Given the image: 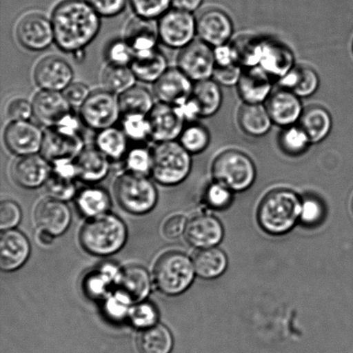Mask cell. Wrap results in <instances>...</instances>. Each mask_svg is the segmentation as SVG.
Instances as JSON below:
<instances>
[{
  "label": "cell",
  "mask_w": 353,
  "mask_h": 353,
  "mask_svg": "<svg viewBox=\"0 0 353 353\" xmlns=\"http://www.w3.org/2000/svg\"><path fill=\"white\" fill-rule=\"evenodd\" d=\"M30 243L22 232L9 230L0 237V268L3 272L17 271L26 264L30 255Z\"/></svg>",
  "instance_id": "cell-24"
},
{
  "label": "cell",
  "mask_w": 353,
  "mask_h": 353,
  "mask_svg": "<svg viewBox=\"0 0 353 353\" xmlns=\"http://www.w3.org/2000/svg\"><path fill=\"white\" fill-rule=\"evenodd\" d=\"M194 263L185 254L171 251L162 254L155 263L154 282L164 295L174 296L186 292L195 279Z\"/></svg>",
  "instance_id": "cell-4"
},
{
  "label": "cell",
  "mask_w": 353,
  "mask_h": 353,
  "mask_svg": "<svg viewBox=\"0 0 353 353\" xmlns=\"http://www.w3.org/2000/svg\"><path fill=\"white\" fill-rule=\"evenodd\" d=\"M273 82L259 67L243 68L236 85L238 94L243 103L265 105L273 92Z\"/></svg>",
  "instance_id": "cell-23"
},
{
  "label": "cell",
  "mask_w": 353,
  "mask_h": 353,
  "mask_svg": "<svg viewBox=\"0 0 353 353\" xmlns=\"http://www.w3.org/2000/svg\"><path fill=\"white\" fill-rule=\"evenodd\" d=\"M211 172L214 181L221 183L234 192H244L254 185L255 164L244 152L228 150L221 152L213 161Z\"/></svg>",
  "instance_id": "cell-7"
},
{
  "label": "cell",
  "mask_w": 353,
  "mask_h": 353,
  "mask_svg": "<svg viewBox=\"0 0 353 353\" xmlns=\"http://www.w3.org/2000/svg\"><path fill=\"white\" fill-rule=\"evenodd\" d=\"M99 14L106 17L119 15L126 6V0H86Z\"/></svg>",
  "instance_id": "cell-55"
},
{
  "label": "cell",
  "mask_w": 353,
  "mask_h": 353,
  "mask_svg": "<svg viewBox=\"0 0 353 353\" xmlns=\"http://www.w3.org/2000/svg\"><path fill=\"white\" fill-rule=\"evenodd\" d=\"M124 40L129 43L134 54L157 50L160 40L158 23L154 19L137 17L127 24Z\"/></svg>",
  "instance_id": "cell-26"
},
{
  "label": "cell",
  "mask_w": 353,
  "mask_h": 353,
  "mask_svg": "<svg viewBox=\"0 0 353 353\" xmlns=\"http://www.w3.org/2000/svg\"><path fill=\"white\" fill-rule=\"evenodd\" d=\"M295 55L290 48L283 41L270 37H263L261 68L273 81L280 79L296 67Z\"/></svg>",
  "instance_id": "cell-15"
},
{
  "label": "cell",
  "mask_w": 353,
  "mask_h": 353,
  "mask_svg": "<svg viewBox=\"0 0 353 353\" xmlns=\"http://www.w3.org/2000/svg\"><path fill=\"white\" fill-rule=\"evenodd\" d=\"M122 269L113 262H105L92 270L83 279L82 287L85 296L92 300H103L110 290L116 286Z\"/></svg>",
  "instance_id": "cell-27"
},
{
  "label": "cell",
  "mask_w": 353,
  "mask_h": 353,
  "mask_svg": "<svg viewBox=\"0 0 353 353\" xmlns=\"http://www.w3.org/2000/svg\"><path fill=\"white\" fill-rule=\"evenodd\" d=\"M151 278L146 269L140 265H129L122 269L116 287L126 294L134 303L143 302L151 292Z\"/></svg>",
  "instance_id": "cell-29"
},
{
  "label": "cell",
  "mask_w": 353,
  "mask_h": 353,
  "mask_svg": "<svg viewBox=\"0 0 353 353\" xmlns=\"http://www.w3.org/2000/svg\"><path fill=\"white\" fill-rule=\"evenodd\" d=\"M45 185L50 197L54 199L65 202L76 195L74 179L65 178L54 172H51Z\"/></svg>",
  "instance_id": "cell-49"
},
{
  "label": "cell",
  "mask_w": 353,
  "mask_h": 353,
  "mask_svg": "<svg viewBox=\"0 0 353 353\" xmlns=\"http://www.w3.org/2000/svg\"><path fill=\"white\" fill-rule=\"evenodd\" d=\"M22 218L19 204L12 200H3L0 203V228L3 231L13 230Z\"/></svg>",
  "instance_id": "cell-53"
},
{
  "label": "cell",
  "mask_w": 353,
  "mask_h": 353,
  "mask_svg": "<svg viewBox=\"0 0 353 353\" xmlns=\"http://www.w3.org/2000/svg\"><path fill=\"white\" fill-rule=\"evenodd\" d=\"M233 192L228 187L214 181L207 187L203 200L211 209L221 210L227 209L233 202Z\"/></svg>",
  "instance_id": "cell-48"
},
{
  "label": "cell",
  "mask_w": 353,
  "mask_h": 353,
  "mask_svg": "<svg viewBox=\"0 0 353 353\" xmlns=\"http://www.w3.org/2000/svg\"><path fill=\"white\" fill-rule=\"evenodd\" d=\"M187 223L188 221L183 214H174L165 221L162 227V233L168 240H175L185 233Z\"/></svg>",
  "instance_id": "cell-57"
},
{
  "label": "cell",
  "mask_w": 353,
  "mask_h": 353,
  "mask_svg": "<svg viewBox=\"0 0 353 353\" xmlns=\"http://www.w3.org/2000/svg\"><path fill=\"white\" fill-rule=\"evenodd\" d=\"M302 199L289 189H275L266 194L259 203L257 220L266 233L283 235L300 221Z\"/></svg>",
  "instance_id": "cell-2"
},
{
  "label": "cell",
  "mask_w": 353,
  "mask_h": 353,
  "mask_svg": "<svg viewBox=\"0 0 353 353\" xmlns=\"http://www.w3.org/2000/svg\"><path fill=\"white\" fill-rule=\"evenodd\" d=\"M325 217V206L323 201L316 196H307L303 200L301 211V223L305 227H316L323 223Z\"/></svg>",
  "instance_id": "cell-50"
},
{
  "label": "cell",
  "mask_w": 353,
  "mask_h": 353,
  "mask_svg": "<svg viewBox=\"0 0 353 353\" xmlns=\"http://www.w3.org/2000/svg\"><path fill=\"white\" fill-rule=\"evenodd\" d=\"M52 172V165L41 154L20 157L12 169L14 181L23 188L34 189L45 185Z\"/></svg>",
  "instance_id": "cell-25"
},
{
  "label": "cell",
  "mask_w": 353,
  "mask_h": 353,
  "mask_svg": "<svg viewBox=\"0 0 353 353\" xmlns=\"http://www.w3.org/2000/svg\"><path fill=\"white\" fill-rule=\"evenodd\" d=\"M352 48H353V46H352Z\"/></svg>",
  "instance_id": "cell-62"
},
{
  "label": "cell",
  "mask_w": 353,
  "mask_h": 353,
  "mask_svg": "<svg viewBox=\"0 0 353 353\" xmlns=\"http://www.w3.org/2000/svg\"><path fill=\"white\" fill-rule=\"evenodd\" d=\"M55 237L53 235L43 230L38 231L37 241L43 245H48L52 244Z\"/></svg>",
  "instance_id": "cell-60"
},
{
  "label": "cell",
  "mask_w": 353,
  "mask_h": 353,
  "mask_svg": "<svg viewBox=\"0 0 353 353\" xmlns=\"http://www.w3.org/2000/svg\"><path fill=\"white\" fill-rule=\"evenodd\" d=\"M137 345L141 353H170L174 347V337L168 327L157 323L141 330Z\"/></svg>",
  "instance_id": "cell-36"
},
{
  "label": "cell",
  "mask_w": 353,
  "mask_h": 353,
  "mask_svg": "<svg viewBox=\"0 0 353 353\" xmlns=\"http://www.w3.org/2000/svg\"><path fill=\"white\" fill-rule=\"evenodd\" d=\"M237 120L241 130L252 137L265 136L273 125L265 105L243 103L239 110Z\"/></svg>",
  "instance_id": "cell-33"
},
{
  "label": "cell",
  "mask_w": 353,
  "mask_h": 353,
  "mask_svg": "<svg viewBox=\"0 0 353 353\" xmlns=\"http://www.w3.org/2000/svg\"><path fill=\"white\" fill-rule=\"evenodd\" d=\"M299 125L309 137L311 143L318 144L330 136L333 128V119L330 112L321 105L304 108Z\"/></svg>",
  "instance_id": "cell-31"
},
{
  "label": "cell",
  "mask_w": 353,
  "mask_h": 353,
  "mask_svg": "<svg viewBox=\"0 0 353 353\" xmlns=\"http://www.w3.org/2000/svg\"><path fill=\"white\" fill-rule=\"evenodd\" d=\"M110 161L98 148H85L74 160L76 176L88 183L101 181L109 174Z\"/></svg>",
  "instance_id": "cell-28"
},
{
  "label": "cell",
  "mask_w": 353,
  "mask_h": 353,
  "mask_svg": "<svg viewBox=\"0 0 353 353\" xmlns=\"http://www.w3.org/2000/svg\"><path fill=\"white\" fill-rule=\"evenodd\" d=\"M34 220L39 230L48 232L54 237L60 236L70 226L71 210L63 201L48 197L37 204Z\"/></svg>",
  "instance_id": "cell-21"
},
{
  "label": "cell",
  "mask_w": 353,
  "mask_h": 353,
  "mask_svg": "<svg viewBox=\"0 0 353 353\" xmlns=\"http://www.w3.org/2000/svg\"><path fill=\"white\" fill-rule=\"evenodd\" d=\"M122 119V130L128 139L145 141L151 138L152 130L148 115L143 114H124Z\"/></svg>",
  "instance_id": "cell-45"
},
{
  "label": "cell",
  "mask_w": 353,
  "mask_h": 353,
  "mask_svg": "<svg viewBox=\"0 0 353 353\" xmlns=\"http://www.w3.org/2000/svg\"><path fill=\"white\" fill-rule=\"evenodd\" d=\"M76 203L79 210L89 218L108 213L112 205L109 193L98 187H89L81 190Z\"/></svg>",
  "instance_id": "cell-39"
},
{
  "label": "cell",
  "mask_w": 353,
  "mask_h": 353,
  "mask_svg": "<svg viewBox=\"0 0 353 353\" xmlns=\"http://www.w3.org/2000/svg\"><path fill=\"white\" fill-rule=\"evenodd\" d=\"M213 79L194 83L190 99L199 109L201 119H207L218 112L223 103V92Z\"/></svg>",
  "instance_id": "cell-34"
},
{
  "label": "cell",
  "mask_w": 353,
  "mask_h": 353,
  "mask_svg": "<svg viewBox=\"0 0 353 353\" xmlns=\"http://www.w3.org/2000/svg\"><path fill=\"white\" fill-rule=\"evenodd\" d=\"M62 93H63L65 98L67 99L72 108L74 107H79L81 108L92 92L84 83L72 82Z\"/></svg>",
  "instance_id": "cell-56"
},
{
  "label": "cell",
  "mask_w": 353,
  "mask_h": 353,
  "mask_svg": "<svg viewBox=\"0 0 353 353\" xmlns=\"http://www.w3.org/2000/svg\"><path fill=\"white\" fill-rule=\"evenodd\" d=\"M130 68L138 81L154 84L168 71V63L167 57L157 48L134 54Z\"/></svg>",
  "instance_id": "cell-30"
},
{
  "label": "cell",
  "mask_w": 353,
  "mask_h": 353,
  "mask_svg": "<svg viewBox=\"0 0 353 353\" xmlns=\"http://www.w3.org/2000/svg\"><path fill=\"white\" fill-rule=\"evenodd\" d=\"M179 140V143L190 154H199L209 147L210 134L207 128L202 124L190 123L185 127Z\"/></svg>",
  "instance_id": "cell-43"
},
{
  "label": "cell",
  "mask_w": 353,
  "mask_h": 353,
  "mask_svg": "<svg viewBox=\"0 0 353 353\" xmlns=\"http://www.w3.org/2000/svg\"><path fill=\"white\" fill-rule=\"evenodd\" d=\"M176 62L178 68L194 83L212 79L216 68L214 48L202 40H194L182 48Z\"/></svg>",
  "instance_id": "cell-12"
},
{
  "label": "cell",
  "mask_w": 353,
  "mask_h": 353,
  "mask_svg": "<svg viewBox=\"0 0 353 353\" xmlns=\"http://www.w3.org/2000/svg\"><path fill=\"white\" fill-rule=\"evenodd\" d=\"M185 235L188 243L194 248H214L223 241L224 228L217 217L211 214H199L188 221Z\"/></svg>",
  "instance_id": "cell-22"
},
{
  "label": "cell",
  "mask_w": 353,
  "mask_h": 353,
  "mask_svg": "<svg viewBox=\"0 0 353 353\" xmlns=\"http://www.w3.org/2000/svg\"><path fill=\"white\" fill-rule=\"evenodd\" d=\"M194 82L179 68H168L157 82L154 93L161 103L172 106L185 103L192 94Z\"/></svg>",
  "instance_id": "cell-20"
},
{
  "label": "cell",
  "mask_w": 353,
  "mask_h": 353,
  "mask_svg": "<svg viewBox=\"0 0 353 353\" xmlns=\"http://www.w3.org/2000/svg\"><path fill=\"white\" fill-rule=\"evenodd\" d=\"M263 38L244 34L230 43L235 60L242 68L258 67L261 60Z\"/></svg>",
  "instance_id": "cell-37"
},
{
  "label": "cell",
  "mask_w": 353,
  "mask_h": 353,
  "mask_svg": "<svg viewBox=\"0 0 353 353\" xmlns=\"http://www.w3.org/2000/svg\"><path fill=\"white\" fill-rule=\"evenodd\" d=\"M138 17L155 19L164 15L172 5V0H130Z\"/></svg>",
  "instance_id": "cell-51"
},
{
  "label": "cell",
  "mask_w": 353,
  "mask_h": 353,
  "mask_svg": "<svg viewBox=\"0 0 353 353\" xmlns=\"http://www.w3.org/2000/svg\"><path fill=\"white\" fill-rule=\"evenodd\" d=\"M16 34L19 43L30 51H43L54 41L52 21L40 14H30L17 24Z\"/></svg>",
  "instance_id": "cell-14"
},
{
  "label": "cell",
  "mask_w": 353,
  "mask_h": 353,
  "mask_svg": "<svg viewBox=\"0 0 353 353\" xmlns=\"http://www.w3.org/2000/svg\"><path fill=\"white\" fill-rule=\"evenodd\" d=\"M279 82L282 88L295 93L300 99L310 98L318 91L320 86L317 72L303 65H296Z\"/></svg>",
  "instance_id": "cell-32"
},
{
  "label": "cell",
  "mask_w": 353,
  "mask_h": 353,
  "mask_svg": "<svg viewBox=\"0 0 353 353\" xmlns=\"http://www.w3.org/2000/svg\"><path fill=\"white\" fill-rule=\"evenodd\" d=\"M160 41L165 46L180 50L192 43L196 34V19L192 12L179 9L168 10L158 22Z\"/></svg>",
  "instance_id": "cell-10"
},
{
  "label": "cell",
  "mask_w": 353,
  "mask_h": 353,
  "mask_svg": "<svg viewBox=\"0 0 353 353\" xmlns=\"http://www.w3.org/2000/svg\"><path fill=\"white\" fill-rule=\"evenodd\" d=\"M127 238L125 223L119 216L109 213L89 218L79 234L83 249L98 257L115 254L125 245Z\"/></svg>",
  "instance_id": "cell-3"
},
{
  "label": "cell",
  "mask_w": 353,
  "mask_h": 353,
  "mask_svg": "<svg viewBox=\"0 0 353 353\" xmlns=\"http://www.w3.org/2000/svg\"><path fill=\"white\" fill-rule=\"evenodd\" d=\"M103 301V313L110 321L119 323V321L129 319L131 307L134 305V303L126 294L117 290L116 292H110Z\"/></svg>",
  "instance_id": "cell-44"
},
{
  "label": "cell",
  "mask_w": 353,
  "mask_h": 353,
  "mask_svg": "<svg viewBox=\"0 0 353 353\" xmlns=\"http://www.w3.org/2000/svg\"><path fill=\"white\" fill-rule=\"evenodd\" d=\"M234 33V24L223 10L210 8L204 10L196 19V34L200 40L212 48L228 43Z\"/></svg>",
  "instance_id": "cell-16"
},
{
  "label": "cell",
  "mask_w": 353,
  "mask_h": 353,
  "mask_svg": "<svg viewBox=\"0 0 353 353\" xmlns=\"http://www.w3.org/2000/svg\"><path fill=\"white\" fill-rule=\"evenodd\" d=\"M74 70L64 59L48 57L38 62L34 70V79L41 90L63 92L72 83Z\"/></svg>",
  "instance_id": "cell-17"
},
{
  "label": "cell",
  "mask_w": 353,
  "mask_h": 353,
  "mask_svg": "<svg viewBox=\"0 0 353 353\" xmlns=\"http://www.w3.org/2000/svg\"><path fill=\"white\" fill-rule=\"evenodd\" d=\"M265 105L273 124L282 128L299 123L304 110L299 97L282 88L272 92Z\"/></svg>",
  "instance_id": "cell-19"
},
{
  "label": "cell",
  "mask_w": 353,
  "mask_h": 353,
  "mask_svg": "<svg viewBox=\"0 0 353 353\" xmlns=\"http://www.w3.org/2000/svg\"><path fill=\"white\" fill-rule=\"evenodd\" d=\"M84 150V138L79 122L48 128L44 131L41 154L51 164L74 161Z\"/></svg>",
  "instance_id": "cell-8"
},
{
  "label": "cell",
  "mask_w": 353,
  "mask_h": 353,
  "mask_svg": "<svg viewBox=\"0 0 353 353\" xmlns=\"http://www.w3.org/2000/svg\"><path fill=\"white\" fill-rule=\"evenodd\" d=\"M114 194L119 205L128 213L141 216L157 205L158 192L147 176L126 172L114 183Z\"/></svg>",
  "instance_id": "cell-6"
},
{
  "label": "cell",
  "mask_w": 353,
  "mask_h": 353,
  "mask_svg": "<svg viewBox=\"0 0 353 353\" xmlns=\"http://www.w3.org/2000/svg\"><path fill=\"white\" fill-rule=\"evenodd\" d=\"M152 153L153 167L151 174L162 185H179L192 171V154L183 148L179 141L158 143Z\"/></svg>",
  "instance_id": "cell-5"
},
{
  "label": "cell",
  "mask_w": 353,
  "mask_h": 353,
  "mask_svg": "<svg viewBox=\"0 0 353 353\" xmlns=\"http://www.w3.org/2000/svg\"><path fill=\"white\" fill-rule=\"evenodd\" d=\"M203 0H172L174 8L192 12L199 8Z\"/></svg>",
  "instance_id": "cell-59"
},
{
  "label": "cell",
  "mask_w": 353,
  "mask_h": 353,
  "mask_svg": "<svg viewBox=\"0 0 353 353\" xmlns=\"http://www.w3.org/2000/svg\"><path fill=\"white\" fill-rule=\"evenodd\" d=\"M137 78L129 65L108 64L103 72V88L119 96L136 85Z\"/></svg>",
  "instance_id": "cell-41"
},
{
  "label": "cell",
  "mask_w": 353,
  "mask_h": 353,
  "mask_svg": "<svg viewBox=\"0 0 353 353\" xmlns=\"http://www.w3.org/2000/svg\"><path fill=\"white\" fill-rule=\"evenodd\" d=\"M32 105L34 119L46 129L79 122L62 92L41 90L34 97Z\"/></svg>",
  "instance_id": "cell-11"
},
{
  "label": "cell",
  "mask_w": 353,
  "mask_h": 353,
  "mask_svg": "<svg viewBox=\"0 0 353 353\" xmlns=\"http://www.w3.org/2000/svg\"><path fill=\"white\" fill-rule=\"evenodd\" d=\"M7 114L12 121H29L34 116L32 103L24 99H16L10 103Z\"/></svg>",
  "instance_id": "cell-58"
},
{
  "label": "cell",
  "mask_w": 353,
  "mask_h": 353,
  "mask_svg": "<svg viewBox=\"0 0 353 353\" xmlns=\"http://www.w3.org/2000/svg\"><path fill=\"white\" fill-rule=\"evenodd\" d=\"M243 71L240 65H216L212 79L214 81L223 86H236L239 79Z\"/></svg>",
  "instance_id": "cell-54"
},
{
  "label": "cell",
  "mask_w": 353,
  "mask_h": 353,
  "mask_svg": "<svg viewBox=\"0 0 353 353\" xmlns=\"http://www.w3.org/2000/svg\"><path fill=\"white\" fill-rule=\"evenodd\" d=\"M43 136V131L29 121H12L3 132V143L17 157H29L41 153Z\"/></svg>",
  "instance_id": "cell-13"
},
{
  "label": "cell",
  "mask_w": 353,
  "mask_h": 353,
  "mask_svg": "<svg viewBox=\"0 0 353 353\" xmlns=\"http://www.w3.org/2000/svg\"><path fill=\"white\" fill-rule=\"evenodd\" d=\"M54 43L65 53H79L95 39L100 16L85 0H65L52 14Z\"/></svg>",
  "instance_id": "cell-1"
},
{
  "label": "cell",
  "mask_w": 353,
  "mask_h": 353,
  "mask_svg": "<svg viewBox=\"0 0 353 353\" xmlns=\"http://www.w3.org/2000/svg\"><path fill=\"white\" fill-rule=\"evenodd\" d=\"M127 172L147 176L151 174L153 167V153L145 147H134L128 150L124 157Z\"/></svg>",
  "instance_id": "cell-46"
},
{
  "label": "cell",
  "mask_w": 353,
  "mask_h": 353,
  "mask_svg": "<svg viewBox=\"0 0 353 353\" xmlns=\"http://www.w3.org/2000/svg\"><path fill=\"white\" fill-rule=\"evenodd\" d=\"M119 97L123 115L124 114H143L148 115L154 108V98L147 88L134 85Z\"/></svg>",
  "instance_id": "cell-40"
},
{
  "label": "cell",
  "mask_w": 353,
  "mask_h": 353,
  "mask_svg": "<svg viewBox=\"0 0 353 353\" xmlns=\"http://www.w3.org/2000/svg\"><path fill=\"white\" fill-rule=\"evenodd\" d=\"M159 312L157 307L150 302L134 303L130 312L129 320L133 327L143 330L157 324Z\"/></svg>",
  "instance_id": "cell-47"
},
{
  "label": "cell",
  "mask_w": 353,
  "mask_h": 353,
  "mask_svg": "<svg viewBox=\"0 0 353 353\" xmlns=\"http://www.w3.org/2000/svg\"><path fill=\"white\" fill-rule=\"evenodd\" d=\"M96 148L110 161L124 159L128 152V137L122 129L115 126L99 131L95 139Z\"/></svg>",
  "instance_id": "cell-38"
},
{
  "label": "cell",
  "mask_w": 353,
  "mask_h": 353,
  "mask_svg": "<svg viewBox=\"0 0 353 353\" xmlns=\"http://www.w3.org/2000/svg\"><path fill=\"white\" fill-rule=\"evenodd\" d=\"M134 57V52L125 40L112 41L105 50V59L108 64L129 65Z\"/></svg>",
  "instance_id": "cell-52"
},
{
  "label": "cell",
  "mask_w": 353,
  "mask_h": 353,
  "mask_svg": "<svg viewBox=\"0 0 353 353\" xmlns=\"http://www.w3.org/2000/svg\"><path fill=\"white\" fill-rule=\"evenodd\" d=\"M193 263L196 274L203 279L219 278L226 272L228 265L227 254L216 247L200 249Z\"/></svg>",
  "instance_id": "cell-35"
},
{
  "label": "cell",
  "mask_w": 353,
  "mask_h": 353,
  "mask_svg": "<svg viewBox=\"0 0 353 353\" xmlns=\"http://www.w3.org/2000/svg\"><path fill=\"white\" fill-rule=\"evenodd\" d=\"M81 120L90 129L100 131L115 125L121 112L119 97L106 90H98L81 107Z\"/></svg>",
  "instance_id": "cell-9"
},
{
  "label": "cell",
  "mask_w": 353,
  "mask_h": 353,
  "mask_svg": "<svg viewBox=\"0 0 353 353\" xmlns=\"http://www.w3.org/2000/svg\"><path fill=\"white\" fill-rule=\"evenodd\" d=\"M352 210H353V201H352Z\"/></svg>",
  "instance_id": "cell-61"
},
{
  "label": "cell",
  "mask_w": 353,
  "mask_h": 353,
  "mask_svg": "<svg viewBox=\"0 0 353 353\" xmlns=\"http://www.w3.org/2000/svg\"><path fill=\"white\" fill-rule=\"evenodd\" d=\"M148 117L151 124L152 139L157 143L176 141L185 127L186 121L179 109L168 103H155Z\"/></svg>",
  "instance_id": "cell-18"
},
{
  "label": "cell",
  "mask_w": 353,
  "mask_h": 353,
  "mask_svg": "<svg viewBox=\"0 0 353 353\" xmlns=\"http://www.w3.org/2000/svg\"><path fill=\"white\" fill-rule=\"evenodd\" d=\"M279 145L283 154L296 157L306 153L312 143L299 124L283 128L279 137Z\"/></svg>",
  "instance_id": "cell-42"
}]
</instances>
